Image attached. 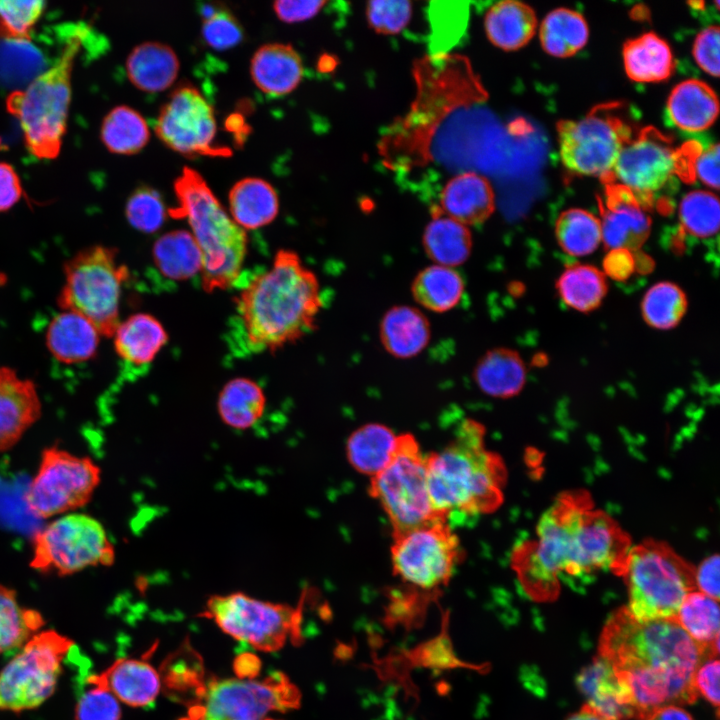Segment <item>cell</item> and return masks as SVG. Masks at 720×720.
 <instances>
[{"instance_id":"f35d334b","label":"cell","mask_w":720,"mask_h":720,"mask_svg":"<svg viewBox=\"0 0 720 720\" xmlns=\"http://www.w3.org/2000/svg\"><path fill=\"white\" fill-rule=\"evenodd\" d=\"M156 268L174 281L191 279L202 270V256L192 234L174 230L160 236L152 248Z\"/></svg>"},{"instance_id":"603a6c76","label":"cell","mask_w":720,"mask_h":720,"mask_svg":"<svg viewBox=\"0 0 720 720\" xmlns=\"http://www.w3.org/2000/svg\"><path fill=\"white\" fill-rule=\"evenodd\" d=\"M495 202L490 181L473 171L449 179L440 194L441 213L468 227L485 222L493 214Z\"/></svg>"},{"instance_id":"83f0119b","label":"cell","mask_w":720,"mask_h":720,"mask_svg":"<svg viewBox=\"0 0 720 720\" xmlns=\"http://www.w3.org/2000/svg\"><path fill=\"white\" fill-rule=\"evenodd\" d=\"M671 122L681 130L700 132L716 120L719 103L716 93L703 81L689 79L672 90L667 101Z\"/></svg>"},{"instance_id":"7402d4cb","label":"cell","mask_w":720,"mask_h":720,"mask_svg":"<svg viewBox=\"0 0 720 720\" xmlns=\"http://www.w3.org/2000/svg\"><path fill=\"white\" fill-rule=\"evenodd\" d=\"M109 691L118 701L129 706L144 707L151 704L161 688L158 672L146 661L120 658L99 674L86 679Z\"/></svg>"},{"instance_id":"52a82bcc","label":"cell","mask_w":720,"mask_h":720,"mask_svg":"<svg viewBox=\"0 0 720 720\" xmlns=\"http://www.w3.org/2000/svg\"><path fill=\"white\" fill-rule=\"evenodd\" d=\"M694 568L669 545L646 540L631 546L619 576H623L635 620H673L686 595L695 590Z\"/></svg>"},{"instance_id":"db71d44e","label":"cell","mask_w":720,"mask_h":720,"mask_svg":"<svg viewBox=\"0 0 720 720\" xmlns=\"http://www.w3.org/2000/svg\"><path fill=\"white\" fill-rule=\"evenodd\" d=\"M79 697L74 712L75 720H120L119 701L107 690L88 684Z\"/></svg>"},{"instance_id":"4fadbf2b","label":"cell","mask_w":720,"mask_h":720,"mask_svg":"<svg viewBox=\"0 0 720 720\" xmlns=\"http://www.w3.org/2000/svg\"><path fill=\"white\" fill-rule=\"evenodd\" d=\"M557 134L566 170L601 180L609 176L621 150L635 136L617 103L599 105L578 120L560 121Z\"/></svg>"},{"instance_id":"7bdbcfd3","label":"cell","mask_w":720,"mask_h":720,"mask_svg":"<svg viewBox=\"0 0 720 720\" xmlns=\"http://www.w3.org/2000/svg\"><path fill=\"white\" fill-rule=\"evenodd\" d=\"M43 625L37 610L21 606L17 592L0 584V654L21 648Z\"/></svg>"},{"instance_id":"1f68e13d","label":"cell","mask_w":720,"mask_h":720,"mask_svg":"<svg viewBox=\"0 0 720 720\" xmlns=\"http://www.w3.org/2000/svg\"><path fill=\"white\" fill-rule=\"evenodd\" d=\"M537 19L534 10L525 3L504 0L489 8L484 18L488 40L505 51L525 46L534 36Z\"/></svg>"},{"instance_id":"f907efd6","label":"cell","mask_w":720,"mask_h":720,"mask_svg":"<svg viewBox=\"0 0 720 720\" xmlns=\"http://www.w3.org/2000/svg\"><path fill=\"white\" fill-rule=\"evenodd\" d=\"M683 160L682 179L699 180L706 186L719 188V145L701 147L698 143H686L681 147Z\"/></svg>"},{"instance_id":"d590c367","label":"cell","mask_w":720,"mask_h":720,"mask_svg":"<svg viewBox=\"0 0 720 720\" xmlns=\"http://www.w3.org/2000/svg\"><path fill=\"white\" fill-rule=\"evenodd\" d=\"M623 61L628 77L642 83L666 80L674 69L670 46L651 32L624 44Z\"/></svg>"},{"instance_id":"2e32d148","label":"cell","mask_w":720,"mask_h":720,"mask_svg":"<svg viewBox=\"0 0 720 720\" xmlns=\"http://www.w3.org/2000/svg\"><path fill=\"white\" fill-rule=\"evenodd\" d=\"M100 482L101 469L90 457L49 446L24 500L35 517L51 518L87 505Z\"/></svg>"},{"instance_id":"3957f363","label":"cell","mask_w":720,"mask_h":720,"mask_svg":"<svg viewBox=\"0 0 720 720\" xmlns=\"http://www.w3.org/2000/svg\"><path fill=\"white\" fill-rule=\"evenodd\" d=\"M599 655L624 678L666 685L675 704L697 699L694 673L705 656L674 620L639 622L620 608L602 631Z\"/></svg>"},{"instance_id":"6da1fadb","label":"cell","mask_w":720,"mask_h":720,"mask_svg":"<svg viewBox=\"0 0 720 720\" xmlns=\"http://www.w3.org/2000/svg\"><path fill=\"white\" fill-rule=\"evenodd\" d=\"M536 535L517 546L511 560L520 584L537 600L552 599L560 579L575 583L608 570L619 575L631 548L616 521L593 509L582 491L558 497L539 520Z\"/></svg>"},{"instance_id":"11a10c76","label":"cell","mask_w":720,"mask_h":720,"mask_svg":"<svg viewBox=\"0 0 720 720\" xmlns=\"http://www.w3.org/2000/svg\"><path fill=\"white\" fill-rule=\"evenodd\" d=\"M719 28L709 26L695 38L693 56L696 63L709 75L719 76Z\"/></svg>"},{"instance_id":"03108f58","label":"cell","mask_w":720,"mask_h":720,"mask_svg":"<svg viewBox=\"0 0 720 720\" xmlns=\"http://www.w3.org/2000/svg\"><path fill=\"white\" fill-rule=\"evenodd\" d=\"M263 720H273V719H263Z\"/></svg>"},{"instance_id":"74e56055","label":"cell","mask_w":720,"mask_h":720,"mask_svg":"<svg viewBox=\"0 0 720 720\" xmlns=\"http://www.w3.org/2000/svg\"><path fill=\"white\" fill-rule=\"evenodd\" d=\"M718 601L697 591L689 592L673 619L701 648L705 658L719 653Z\"/></svg>"},{"instance_id":"f546056e","label":"cell","mask_w":720,"mask_h":720,"mask_svg":"<svg viewBox=\"0 0 720 720\" xmlns=\"http://www.w3.org/2000/svg\"><path fill=\"white\" fill-rule=\"evenodd\" d=\"M112 337L116 354L135 366L151 363L168 341L164 326L148 313L129 316Z\"/></svg>"},{"instance_id":"681fc988","label":"cell","mask_w":720,"mask_h":720,"mask_svg":"<svg viewBox=\"0 0 720 720\" xmlns=\"http://www.w3.org/2000/svg\"><path fill=\"white\" fill-rule=\"evenodd\" d=\"M125 215L128 223L136 230L154 233L163 226L168 212L156 190L140 186L129 196Z\"/></svg>"},{"instance_id":"8992f818","label":"cell","mask_w":720,"mask_h":720,"mask_svg":"<svg viewBox=\"0 0 720 720\" xmlns=\"http://www.w3.org/2000/svg\"><path fill=\"white\" fill-rule=\"evenodd\" d=\"M83 39L80 28L50 68L7 96L6 109L18 120L27 149L38 159H55L61 151L71 102V75Z\"/></svg>"},{"instance_id":"ba28073f","label":"cell","mask_w":720,"mask_h":720,"mask_svg":"<svg viewBox=\"0 0 720 720\" xmlns=\"http://www.w3.org/2000/svg\"><path fill=\"white\" fill-rule=\"evenodd\" d=\"M63 273L58 307L82 315L101 336L112 337L120 323L122 286L129 278L127 266L118 261V250L104 245L83 248L65 261Z\"/></svg>"},{"instance_id":"8fae6325","label":"cell","mask_w":720,"mask_h":720,"mask_svg":"<svg viewBox=\"0 0 720 720\" xmlns=\"http://www.w3.org/2000/svg\"><path fill=\"white\" fill-rule=\"evenodd\" d=\"M116 551L104 526L94 517L63 515L32 538L30 567L42 574L68 576L89 567L112 566Z\"/></svg>"},{"instance_id":"816d5d0a","label":"cell","mask_w":720,"mask_h":720,"mask_svg":"<svg viewBox=\"0 0 720 720\" xmlns=\"http://www.w3.org/2000/svg\"><path fill=\"white\" fill-rule=\"evenodd\" d=\"M369 26L377 33H400L412 16V4L406 0H372L365 9Z\"/></svg>"},{"instance_id":"4dcf8cb0","label":"cell","mask_w":720,"mask_h":720,"mask_svg":"<svg viewBox=\"0 0 720 720\" xmlns=\"http://www.w3.org/2000/svg\"><path fill=\"white\" fill-rule=\"evenodd\" d=\"M228 199L231 218L245 231L264 227L278 215L277 193L261 178L241 179L231 188Z\"/></svg>"},{"instance_id":"d6a6232c","label":"cell","mask_w":720,"mask_h":720,"mask_svg":"<svg viewBox=\"0 0 720 720\" xmlns=\"http://www.w3.org/2000/svg\"><path fill=\"white\" fill-rule=\"evenodd\" d=\"M422 245L432 264L456 269L471 256L473 238L468 226L441 213L424 228Z\"/></svg>"},{"instance_id":"277c9868","label":"cell","mask_w":720,"mask_h":720,"mask_svg":"<svg viewBox=\"0 0 720 720\" xmlns=\"http://www.w3.org/2000/svg\"><path fill=\"white\" fill-rule=\"evenodd\" d=\"M485 433L480 422L465 419L444 448L426 455L429 493L439 515H484L503 503L506 467L486 448Z\"/></svg>"},{"instance_id":"91938a15","label":"cell","mask_w":720,"mask_h":720,"mask_svg":"<svg viewBox=\"0 0 720 720\" xmlns=\"http://www.w3.org/2000/svg\"><path fill=\"white\" fill-rule=\"evenodd\" d=\"M22 196L23 188L14 167L0 161V212L11 209Z\"/></svg>"},{"instance_id":"f6af8a7d","label":"cell","mask_w":720,"mask_h":720,"mask_svg":"<svg viewBox=\"0 0 720 720\" xmlns=\"http://www.w3.org/2000/svg\"><path fill=\"white\" fill-rule=\"evenodd\" d=\"M44 68L43 56L31 41L0 40L1 85L19 90L43 73Z\"/></svg>"},{"instance_id":"e0dca14e","label":"cell","mask_w":720,"mask_h":720,"mask_svg":"<svg viewBox=\"0 0 720 720\" xmlns=\"http://www.w3.org/2000/svg\"><path fill=\"white\" fill-rule=\"evenodd\" d=\"M682 172L681 148H676L658 130L647 127L623 147L611 173L602 182L625 188L647 207L675 176L682 178Z\"/></svg>"},{"instance_id":"bcb514c9","label":"cell","mask_w":720,"mask_h":720,"mask_svg":"<svg viewBox=\"0 0 720 720\" xmlns=\"http://www.w3.org/2000/svg\"><path fill=\"white\" fill-rule=\"evenodd\" d=\"M688 301L675 283L661 281L651 286L641 301V314L652 328L668 330L676 327L686 313Z\"/></svg>"},{"instance_id":"f5cc1de1","label":"cell","mask_w":720,"mask_h":720,"mask_svg":"<svg viewBox=\"0 0 720 720\" xmlns=\"http://www.w3.org/2000/svg\"><path fill=\"white\" fill-rule=\"evenodd\" d=\"M202 37L215 50H226L238 45L244 37L239 21L224 7L216 5L211 15L203 19Z\"/></svg>"},{"instance_id":"30bf717a","label":"cell","mask_w":720,"mask_h":720,"mask_svg":"<svg viewBox=\"0 0 720 720\" xmlns=\"http://www.w3.org/2000/svg\"><path fill=\"white\" fill-rule=\"evenodd\" d=\"M300 702V691L282 672L262 680L213 678L205 680L180 720H263L270 711L296 709Z\"/></svg>"},{"instance_id":"d4e9b609","label":"cell","mask_w":720,"mask_h":720,"mask_svg":"<svg viewBox=\"0 0 720 720\" xmlns=\"http://www.w3.org/2000/svg\"><path fill=\"white\" fill-rule=\"evenodd\" d=\"M101 334L82 315L62 311L52 318L45 344L51 355L67 365L79 364L93 359L98 351Z\"/></svg>"},{"instance_id":"9a60e30c","label":"cell","mask_w":720,"mask_h":720,"mask_svg":"<svg viewBox=\"0 0 720 720\" xmlns=\"http://www.w3.org/2000/svg\"><path fill=\"white\" fill-rule=\"evenodd\" d=\"M392 539L393 574L420 592H439L464 559V550L448 519H437Z\"/></svg>"},{"instance_id":"60d3db41","label":"cell","mask_w":720,"mask_h":720,"mask_svg":"<svg viewBox=\"0 0 720 720\" xmlns=\"http://www.w3.org/2000/svg\"><path fill=\"white\" fill-rule=\"evenodd\" d=\"M589 36L583 16L573 10L557 8L543 19L539 38L543 49L555 57H569L581 50Z\"/></svg>"},{"instance_id":"5b68a950","label":"cell","mask_w":720,"mask_h":720,"mask_svg":"<svg viewBox=\"0 0 720 720\" xmlns=\"http://www.w3.org/2000/svg\"><path fill=\"white\" fill-rule=\"evenodd\" d=\"M174 191L178 205L167 212L185 218L191 228L202 256V288L207 293L229 288L238 280L247 254L246 231L234 222L196 170L184 167Z\"/></svg>"},{"instance_id":"e575fe53","label":"cell","mask_w":720,"mask_h":720,"mask_svg":"<svg viewBox=\"0 0 720 720\" xmlns=\"http://www.w3.org/2000/svg\"><path fill=\"white\" fill-rule=\"evenodd\" d=\"M266 408V396L261 386L246 377L229 380L217 398V412L228 427L245 431L262 418Z\"/></svg>"},{"instance_id":"be15d7a7","label":"cell","mask_w":720,"mask_h":720,"mask_svg":"<svg viewBox=\"0 0 720 720\" xmlns=\"http://www.w3.org/2000/svg\"><path fill=\"white\" fill-rule=\"evenodd\" d=\"M645 720H694L682 707L675 704L661 706L651 712Z\"/></svg>"},{"instance_id":"4316f807","label":"cell","mask_w":720,"mask_h":720,"mask_svg":"<svg viewBox=\"0 0 720 720\" xmlns=\"http://www.w3.org/2000/svg\"><path fill=\"white\" fill-rule=\"evenodd\" d=\"M472 377L484 394L508 399L519 394L525 386L527 367L517 351L498 347L481 356Z\"/></svg>"},{"instance_id":"ac0fdd59","label":"cell","mask_w":720,"mask_h":720,"mask_svg":"<svg viewBox=\"0 0 720 720\" xmlns=\"http://www.w3.org/2000/svg\"><path fill=\"white\" fill-rule=\"evenodd\" d=\"M155 133L170 149L184 156L227 157L231 150L215 145L214 109L200 91L182 83L162 106Z\"/></svg>"},{"instance_id":"ee69618b","label":"cell","mask_w":720,"mask_h":720,"mask_svg":"<svg viewBox=\"0 0 720 720\" xmlns=\"http://www.w3.org/2000/svg\"><path fill=\"white\" fill-rule=\"evenodd\" d=\"M555 236L566 254L587 256L602 243L600 220L587 210L567 209L556 220Z\"/></svg>"},{"instance_id":"9c48e42d","label":"cell","mask_w":720,"mask_h":720,"mask_svg":"<svg viewBox=\"0 0 720 720\" xmlns=\"http://www.w3.org/2000/svg\"><path fill=\"white\" fill-rule=\"evenodd\" d=\"M369 494L385 512L392 536L428 524L439 515L431 501L426 455L410 433L398 435L388 464L370 478Z\"/></svg>"},{"instance_id":"f1b7e54d","label":"cell","mask_w":720,"mask_h":720,"mask_svg":"<svg viewBox=\"0 0 720 720\" xmlns=\"http://www.w3.org/2000/svg\"><path fill=\"white\" fill-rule=\"evenodd\" d=\"M180 63L174 50L163 43L148 41L128 55L126 72L131 83L145 92H159L176 80Z\"/></svg>"},{"instance_id":"e7e4bbea","label":"cell","mask_w":720,"mask_h":720,"mask_svg":"<svg viewBox=\"0 0 720 720\" xmlns=\"http://www.w3.org/2000/svg\"><path fill=\"white\" fill-rule=\"evenodd\" d=\"M567 720H605L594 710L584 704V706L576 713L568 717Z\"/></svg>"},{"instance_id":"c3c4849f","label":"cell","mask_w":720,"mask_h":720,"mask_svg":"<svg viewBox=\"0 0 720 720\" xmlns=\"http://www.w3.org/2000/svg\"><path fill=\"white\" fill-rule=\"evenodd\" d=\"M45 1H0V40L31 41Z\"/></svg>"},{"instance_id":"8d00e7d4","label":"cell","mask_w":720,"mask_h":720,"mask_svg":"<svg viewBox=\"0 0 720 720\" xmlns=\"http://www.w3.org/2000/svg\"><path fill=\"white\" fill-rule=\"evenodd\" d=\"M411 293L415 302L425 310L445 313L461 302L465 281L455 268L431 264L416 274Z\"/></svg>"},{"instance_id":"94428289","label":"cell","mask_w":720,"mask_h":720,"mask_svg":"<svg viewBox=\"0 0 720 720\" xmlns=\"http://www.w3.org/2000/svg\"><path fill=\"white\" fill-rule=\"evenodd\" d=\"M636 266L633 251L628 249H610L603 260V273L614 280H626Z\"/></svg>"},{"instance_id":"6125c7cd","label":"cell","mask_w":720,"mask_h":720,"mask_svg":"<svg viewBox=\"0 0 720 720\" xmlns=\"http://www.w3.org/2000/svg\"><path fill=\"white\" fill-rule=\"evenodd\" d=\"M233 667L238 678L254 679L260 670L261 663L255 655L245 653L235 659Z\"/></svg>"},{"instance_id":"cb8c5ba5","label":"cell","mask_w":720,"mask_h":720,"mask_svg":"<svg viewBox=\"0 0 720 720\" xmlns=\"http://www.w3.org/2000/svg\"><path fill=\"white\" fill-rule=\"evenodd\" d=\"M379 339L385 351L397 359H411L422 353L431 339V325L417 307L395 305L379 324Z\"/></svg>"},{"instance_id":"ab89813d","label":"cell","mask_w":720,"mask_h":720,"mask_svg":"<svg viewBox=\"0 0 720 720\" xmlns=\"http://www.w3.org/2000/svg\"><path fill=\"white\" fill-rule=\"evenodd\" d=\"M556 289L565 305L578 312L587 313L601 305L608 286L606 276L597 267L573 264L561 273Z\"/></svg>"},{"instance_id":"9f6ffc18","label":"cell","mask_w":720,"mask_h":720,"mask_svg":"<svg viewBox=\"0 0 720 720\" xmlns=\"http://www.w3.org/2000/svg\"><path fill=\"white\" fill-rule=\"evenodd\" d=\"M719 672L720 664L716 657L707 658L705 662L699 664L694 673V686L699 694H701L714 707H719Z\"/></svg>"},{"instance_id":"7dc6e473","label":"cell","mask_w":720,"mask_h":720,"mask_svg":"<svg viewBox=\"0 0 720 720\" xmlns=\"http://www.w3.org/2000/svg\"><path fill=\"white\" fill-rule=\"evenodd\" d=\"M683 229L697 238H710L719 230L720 206L717 196L705 190L686 194L679 205Z\"/></svg>"},{"instance_id":"d6986e66","label":"cell","mask_w":720,"mask_h":720,"mask_svg":"<svg viewBox=\"0 0 720 720\" xmlns=\"http://www.w3.org/2000/svg\"><path fill=\"white\" fill-rule=\"evenodd\" d=\"M602 243L610 249L634 251L647 240L651 219L644 207L628 190L605 184L604 197L599 200Z\"/></svg>"},{"instance_id":"44dd1931","label":"cell","mask_w":720,"mask_h":720,"mask_svg":"<svg viewBox=\"0 0 720 720\" xmlns=\"http://www.w3.org/2000/svg\"><path fill=\"white\" fill-rule=\"evenodd\" d=\"M576 685L586 700L585 705L605 720L634 718L632 696L626 682L602 656L582 668Z\"/></svg>"},{"instance_id":"7a4b0ae2","label":"cell","mask_w":720,"mask_h":720,"mask_svg":"<svg viewBox=\"0 0 720 720\" xmlns=\"http://www.w3.org/2000/svg\"><path fill=\"white\" fill-rule=\"evenodd\" d=\"M249 347L275 352L316 328L323 302L315 273L287 249L235 299Z\"/></svg>"},{"instance_id":"680465c9","label":"cell","mask_w":720,"mask_h":720,"mask_svg":"<svg viewBox=\"0 0 720 720\" xmlns=\"http://www.w3.org/2000/svg\"><path fill=\"white\" fill-rule=\"evenodd\" d=\"M719 556L711 555L694 569L693 580L697 591L719 600Z\"/></svg>"},{"instance_id":"836d02e7","label":"cell","mask_w":720,"mask_h":720,"mask_svg":"<svg viewBox=\"0 0 720 720\" xmlns=\"http://www.w3.org/2000/svg\"><path fill=\"white\" fill-rule=\"evenodd\" d=\"M397 437L398 435L384 424H364L354 430L347 439V460L354 470L372 478L390 461Z\"/></svg>"},{"instance_id":"7c38bea8","label":"cell","mask_w":720,"mask_h":720,"mask_svg":"<svg viewBox=\"0 0 720 720\" xmlns=\"http://www.w3.org/2000/svg\"><path fill=\"white\" fill-rule=\"evenodd\" d=\"M301 608L261 600L239 591L211 595L200 615L213 620L234 639L254 649L273 652L287 641L298 644L301 640Z\"/></svg>"},{"instance_id":"b9f144b4","label":"cell","mask_w":720,"mask_h":720,"mask_svg":"<svg viewBox=\"0 0 720 720\" xmlns=\"http://www.w3.org/2000/svg\"><path fill=\"white\" fill-rule=\"evenodd\" d=\"M100 136L112 153L131 155L141 151L150 138L149 127L143 116L133 108L114 107L103 119Z\"/></svg>"},{"instance_id":"6f0895ef","label":"cell","mask_w":720,"mask_h":720,"mask_svg":"<svg viewBox=\"0 0 720 720\" xmlns=\"http://www.w3.org/2000/svg\"><path fill=\"white\" fill-rule=\"evenodd\" d=\"M326 4V1L279 0L273 3V9L281 21L297 23L316 16Z\"/></svg>"},{"instance_id":"484cf974","label":"cell","mask_w":720,"mask_h":720,"mask_svg":"<svg viewBox=\"0 0 720 720\" xmlns=\"http://www.w3.org/2000/svg\"><path fill=\"white\" fill-rule=\"evenodd\" d=\"M250 74L255 85L270 96L292 92L303 78L304 68L299 53L290 45L269 43L262 45L250 62Z\"/></svg>"},{"instance_id":"ffe728a7","label":"cell","mask_w":720,"mask_h":720,"mask_svg":"<svg viewBox=\"0 0 720 720\" xmlns=\"http://www.w3.org/2000/svg\"><path fill=\"white\" fill-rule=\"evenodd\" d=\"M41 412L35 383L10 367L0 366V452L13 448Z\"/></svg>"},{"instance_id":"5bb4252c","label":"cell","mask_w":720,"mask_h":720,"mask_svg":"<svg viewBox=\"0 0 720 720\" xmlns=\"http://www.w3.org/2000/svg\"><path fill=\"white\" fill-rule=\"evenodd\" d=\"M74 642L54 631H39L0 671V710L20 713L53 695L62 664Z\"/></svg>"}]
</instances>
